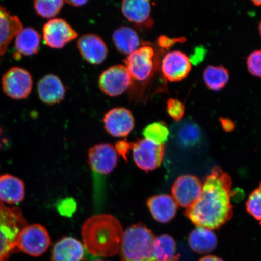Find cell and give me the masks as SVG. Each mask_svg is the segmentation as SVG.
Here are the masks:
<instances>
[{
  "mask_svg": "<svg viewBox=\"0 0 261 261\" xmlns=\"http://www.w3.org/2000/svg\"><path fill=\"white\" fill-rule=\"evenodd\" d=\"M43 39L52 48L60 49L77 37V32L61 18L52 19L44 25Z\"/></svg>",
  "mask_w": 261,
  "mask_h": 261,
  "instance_id": "obj_11",
  "label": "cell"
},
{
  "mask_svg": "<svg viewBox=\"0 0 261 261\" xmlns=\"http://www.w3.org/2000/svg\"><path fill=\"white\" fill-rule=\"evenodd\" d=\"M51 261H84V247L79 240L71 237H64L54 245Z\"/></svg>",
  "mask_w": 261,
  "mask_h": 261,
  "instance_id": "obj_17",
  "label": "cell"
},
{
  "mask_svg": "<svg viewBox=\"0 0 261 261\" xmlns=\"http://www.w3.org/2000/svg\"><path fill=\"white\" fill-rule=\"evenodd\" d=\"M38 93L42 102L54 105L64 100L65 89L60 77L54 74H47L39 81Z\"/></svg>",
  "mask_w": 261,
  "mask_h": 261,
  "instance_id": "obj_19",
  "label": "cell"
},
{
  "mask_svg": "<svg viewBox=\"0 0 261 261\" xmlns=\"http://www.w3.org/2000/svg\"><path fill=\"white\" fill-rule=\"evenodd\" d=\"M114 45L120 54L129 55L140 48V40L138 33L128 26H121L113 34Z\"/></svg>",
  "mask_w": 261,
  "mask_h": 261,
  "instance_id": "obj_23",
  "label": "cell"
},
{
  "mask_svg": "<svg viewBox=\"0 0 261 261\" xmlns=\"http://www.w3.org/2000/svg\"><path fill=\"white\" fill-rule=\"evenodd\" d=\"M203 80L208 89L215 91H220L226 86L229 80V73L222 65H210L204 71Z\"/></svg>",
  "mask_w": 261,
  "mask_h": 261,
  "instance_id": "obj_25",
  "label": "cell"
},
{
  "mask_svg": "<svg viewBox=\"0 0 261 261\" xmlns=\"http://www.w3.org/2000/svg\"><path fill=\"white\" fill-rule=\"evenodd\" d=\"M248 70L253 76L261 78V50L252 52L247 58Z\"/></svg>",
  "mask_w": 261,
  "mask_h": 261,
  "instance_id": "obj_32",
  "label": "cell"
},
{
  "mask_svg": "<svg viewBox=\"0 0 261 261\" xmlns=\"http://www.w3.org/2000/svg\"><path fill=\"white\" fill-rule=\"evenodd\" d=\"M202 190L200 179L192 175H181L172 186V198L179 206L188 208L198 200Z\"/></svg>",
  "mask_w": 261,
  "mask_h": 261,
  "instance_id": "obj_10",
  "label": "cell"
},
{
  "mask_svg": "<svg viewBox=\"0 0 261 261\" xmlns=\"http://www.w3.org/2000/svg\"><path fill=\"white\" fill-rule=\"evenodd\" d=\"M133 78L125 65H116L108 68L100 74L99 86L106 95H122L132 85Z\"/></svg>",
  "mask_w": 261,
  "mask_h": 261,
  "instance_id": "obj_8",
  "label": "cell"
},
{
  "mask_svg": "<svg viewBox=\"0 0 261 261\" xmlns=\"http://www.w3.org/2000/svg\"><path fill=\"white\" fill-rule=\"evenodd\" d=\"M124 63L133 79L146 81L155 70L154 49L151 45H143L128 55Z\"/></svg>",
  "mask_w": 261,
  "mask_h": 261,
  "instance_id": "obj_7",
  "label": "cell"
},
{
  "mask_svg": "<svg viewBox=\"0 0 261 261\" xmlns=\"http://www.w3.org/2000/svg\"><path fill=\"white\" fill-rule=\"evenodd\" d=\"M121 9L124 16L140 28H149L154 23L151 3L147 0H125L122 3Z\"/></svg>",
  "mask_w": 261,
  "mask_h": 261,
  "instance_id": "obj_16",
  "label": "cell"
},
{
  "mask_svg": "<svg viewBox=\"0 0 261 261\" xmlns=\"http://www.w3.org/2000/svg\"><path fill=\"white\" fill-rule=\"evenodd\" d=\"M104 127L107 132L116 138L128 136L135 125L133 114L124 107H117L110 110L104 116Z\"/></svg>",
  "mask_w": 261,
  "mask_h": 261,
  "instance_id": "obj_12",
  "label": "cell"
},
{
  "mask_svg": "<svg viewBox=\"0 0 261 261\" xmlns=\"http://www.w3.org/2000/svg\"><path fill=\"white\" fill-rule=\"evenodd\" d=\"M220 122L222 128L227 132H232L234 128H236V125H234V122L229 119L221 117V118L220 119Z\"/></svg>",
  "mask_w": 261,
  "mask_h": 261,
  "instance_id": "obj_37",
  "label": "cell"
},
{
  "mask_svg": "<svg viewBox=\"0 0 261 261\" xmlns=\"http://www.w3.org/2000/svg\"><path fill=\"white\" fill-rule=\"evenodd\" d=\"M187 39L184 37L171 38L167 36L162 35L158 38V44L162 48L168 49L176 44L184 43Z\"/></svg>",
  "mask_w": 261,
  "mask_h": 261,
  "instance_id": "obj_34",
  "label": "cell"
},
{
  "mask_svg": "<svg viewBox=\"0 0 261 261\" xmlns=\"http://www.w3.org/2000/svg\"><path fill=\"white\" fill-rule=\"evenodd\" d=\"M191 68L189 58L181 51L169 52L162 61L161 69L163 76L171 82L184 80L190 73Z\"/></svg>",
  "mask_w": 261,
  "mask_h": 261,
  "instance_id": "obj_14",
  "label": "cell"
},
{
  "mask_svg": "<svg viewBox=\"0 0 261 261\" xmlns=\"http://www.w3.org/2000/svg\"><path fill=\"white\" fill-rule=\"evenodd\" d=\"M84 246L93 256L109 257L120 252L123 237L120 222L110 214L94 215L82 228Z\"/></svg>",
  "mask_w": 261,
  "mask_h": 261,
  "instance_id": "obj_2",
  "label": "cell"
},
{
  "mask_svg": "<svg viewBox=\"0 0 261 261\" xmlns=\"http://www.w3.org/2000/svg\"><path fill=\"white\" fill-rule=\"evenodd\" d=\"M117 153L109 143H100L90 148L89 163L91 169L98 174H111L117 165Z\"/></svg>",
  "mask_w": 261,
  "mask_h": 261,
  "instance_id": "obj_13",
  "label": "cell"
},
{
  "mask_svg": "<svg viewBox=\"0 0 261 261\" xmlns=\"http://www.w3.org/2000/svg\"><path fill=\"white\" fill-rule=\"evenodd\" d=\"M201 138V129L195 123H186L178 130L177 139L179 145L186 148H191L197 145Z\"/></svg>",
  "mask_w": 261,
  "mask_h": 261,
  "instance_id": "obj_27",
  "label": "cell"
},
{
  "mask_svg": "<svg viewBox=\"0 0 261 261\" xmlns=\"http://www.w3.org/2000/svg\"><path fill=\"white\" fill-rule=\"evenodd\" d=\"M27 225L21 210L6 207L0 201V261H8L16 251V238Z\"/></svg>",
  "mask_w": 261,
  "mask_h": 261,
  "instance_id": "obj_4",
  "label": "cell"
},
{
  "mask_svg": "<svg viewBox=\"0 0 261 261\" xmlns=\"http://www.w3.org/2000/svg\"><path fill=\"white\" fill-rule=\"evenodd\" d=\"M246 208L249 214L261 222V182L248 198Z\"/></svg>",
  "mask_w": 261,
  "mask_h": 261,
  "instance_id": "obj_30",
  "label": "cell"
},
{
  "mask_svg": "<svg viewBox=\"0 0 261 261\" xmlns=\"http://www.w3.org/2000/svg\"><path fill=\"white\" fill-rule=\"evenodd\" d=\"M68 4H69L71 6H75V7H80V6H83L86 4L88 3V1H85V0H83V1H68L66 2Z\"/></svg>",
  "mask_w": 261,
  "mask_h": 261,
  "instance_id": "obj_39",
  "label": "cell"
},
{
  "mask_svg": "<svg viewBox=\"0 0 261 261\" xmlns=\"http://www.w3.org/2000/svg\"><path fill=\"white\" fill-rule=\"evenodd\" d=\"M155 236L145 225H132L124 232L120 252L122 261H158L154 253Z\"/></svg>",
  "mask_w": 261,
  "mask_h": 261,
  "instance_id": "obj_3",
  "label": "cell"
},
{
  "mask_svg": "<svg viewBox=\"0 0 261 261\" xmlns=\"http://www.w3.org/2000/svg\"><path fill=\"white\" fill-rule=\"evenodd\" d=\"M166 110L171 118L175 121H179L184 116L185 107L181 101L171 98L166 103Z\"/></svg>",
  "mask_w": 261,
  "mask_h": 261,
  "instance_id": "obj_31",
  "label": "cell"
},
{
  "mask_svg": "<svg viewBox=\"0 0 261 261\" xmlns=\"http://www.w3.org/2000/svg\"><path fill=\"white\" fill-rule=\"evenodd\" d=\"M231 189L229 175L215 167L204 179L200 197L187 208L185 215L197 227L218 229L233 216Z\"/></svg>",
  "mask_w": 261,
  "mask_h": 261,
  "instance_id": "obj_1",
  "label": "cell"
},
{
  "mask_svg": "<svg viewBox=\"0 0 261 261\" xmlns=\"http://www.w3.org/2000/svg\"><path fill=\"white\" fill-rule=\"evenodd\" d=\"M50 237L41 224H32L22 228L16 241V250L34 257L43 254L50 247Z\"/></svg>",
  "mask_w": 261,
  "mask_h": 261,
  "instance_id": "obj_5",
  "label": "cell"
},
{
  "mask_svg": "<svg viewBox=\"0 0 261 261\" xmlns=\"http://www.w3.org/2000/svg\"><path fill=\"white\" fill-rule=\"evenodd\" d=\"M260 225H261V222H260Z\"/></svg>",
  "mask_w": 261,
  "mask_h": 261,
  "instance_id": "obj_43",
  "label": "cell"
},
{
  "mask_svg": "<svg viewBox=\"0 0 261 261\" xmlns=\"http://www.w3.org/2000/svg\"><path fill=\"white\" fill-rule=\"evenodd\" d=\"M40 41V35L35 29L31 28L22 29L15 37L16 54L19 57L21 55L30 56L37 54Z\"/></svg>",
  "mask_w": 261,
  "mask_h": 261,
  "instance_id": "obj_24",
  "label": "cell"
},
{
  "mask_svg": "<svg viewBox=\"0 0 261 261\" xmlns=\"http://www.w3.org/2000/svg\"><path fill=\"white\" fill-rule=\"evenodd\" d=\"M259 32H260V34L261 35V21H260V24H259Z\"/></svg>",
  "mask_w": 261,
  "mask_h": 261,
  "instance_id": "obj_41",
  "label": "cell"
},
{
  "mask_svg": "<svg viewBox=\"0 0 261 261\" xmlns=\"http://www.w3.org/2000/svg\"><path fill=\"white\" fill-rule=\"evenodd\" d=\"M252 3H253V5L254 6H261V1H256V0H255V1H252Z\"/></svg>",
  "mask_w": 261,
  "mask_h": 261,
  "instance_id": "obj_40",
  "label": "cell"
},
{
  "mask_svg": "<svg viewBox=\"0 0 261 261\" xmlns=\"http://www.w3.org/2000/svg\"><path fill=\"white\" fill-rule=\"evenodd\" d=\"M188 243L195 252L205 254L216 249L218 239L212 230L197 227L189 234Z\"/></svg>",
  "mask_w": 261,
  "mask_h": 261,
  "instance_id": "obj_22",
  "label": "cell"
},
{
  "mask_svg": "<svg viewBox=\"0 0 261 261\" xmlns=\"http://www.w3.org/2000/svg\"><path fill=\"white\" fill-rule=\"evenodd\" d=\"M33 81L30 73L23 68L14 67L2 80L3 89L6 95L14 99H23L31 94Z\"/></svg>",
  "mask_w": 261,
  "mask_h": 261,
  "instance_id": "obj_9",
  "label": "cell"
},
{
  "mask_svg": "<svg viewBox=\"0 0 261 261\" xmlns=\"http://www.w3.org/2000/svg\"><path fill=\"white\" fill-rule=\"evenodd\" d=\"M176 242L174 238L168 234H161L155 238L154 253L158 261H169L176 254Z\"/></svg>",
  "mask_w": 261,
  "mask_h": 261,
  "instance_id": "obj_26",
  "label": "cell"
},
{
  "mask_svg": "<svg viewBox=\"0 0 261 261\" xmlns=\"http://www.w3.org/2000/svg\"><path fill=\"white\" fill-rule=\"evenodd\" d=\"M22 29L20 19L0 6V56L6 53L9 44Z\"/></svg>",
  "mask_w": 261,
  "mask_h": 261,
  "instance_id": "obj_20",
  "label": "cell"
},
{
  "mask_svg": "<svg viewBox=\"0 0 261 261\" xmlns=\"http://www.w3.org/2000/svg\"><path fill=\"white\" fill-rule=\"evenodd\" d=\"M57 208L63 216L71 217L77 210V203L73 198H67L59 201Z\"/></svg>",
  "mask_w": 261,
  "mask_h": 261,
  "instance_id": "obj_33",
  "label": "cell"
},
{
  "mask_svg": "<svg viewBox=\"0 0 261 261\" xmlns=\"http://www.w3.org/2000/svg\"><path fill=\"white\" fill-rule=\"evenodd\" d=\"M145 139L159 145H164L168 141L169 129L167 125L163 122L149 124L143 130Z\"/></svg>",
  "mask_w": 261,
  "mask_h": 261,
  "instance_id": "obj_28",
  "label": "cell"
},
{
  "mask_svg": "<svg viewBox=\"0 0 261 261\" xmlns=\"http://www.w3.org/2000/svg\"><path fill=\"white\" fill-rule=\"evenodd\" d=\"M0 132H1V130H0Z\"/></svg>",
  "mask_w": 261,
  "mask_h": 261,
  "instance_id": "obj_44",
  "label": "cell"
},
{
  "mask_svg": "<svg viewBox=\"0 0 261 261\" xmlns=\"http://www.w3.org/2000/svg\"><path fill=\"white\" fill-rule=\"evenodd\" d=\"M132 149L136 165L146 172L158 169L165 155L164 145L156 144L146 139L132 142Z\"/></svg>",
  "mask_w": 261,
  "mask_h": 261,
  "instance_id": "obj_6",
  "label": "cell"
},
{
  "mask_svg": "<svg viewBox=\"0 0 261 261\" xmlns=\"http://www.w3.org/2000/svg\"><path fill=\"white\" fill-rule=\"evenodd\" d=\"M199 261H224L219 257L216 256L208 255L202 257Z\"/></svg>",
  "mask_w": 261,
  "mask_h": 261,
  "instance_id": "obj_38",
  "label": "cell"
},
{
  "mask_svg": "<svg viewBox=\"0 0 261 261\" xmlns=\"http://www.w3.org/2000/svg\"><path fill=\"white\" fill-rule=\"evenodd\" d=\"M206 52V50L203 46L195 48L193 54L189 58L191 64L197 65L201 63L203 61Z\"/></svg>",
  "mask_w": 261,
  "mask_h": 261,
  "instance_id": "obj_36",
  "label": "cell"
},
{
  "mask_svg": "<svg viewBox=\"0 0 261 261\" xmlns=\"http://www.w3.org/2000/svg\"><path fill=\"white\" fill-rule=\"evenodd\" d=\"M77 48L84 60L94 65L103 63L109 54L106 42L95 34L82 36L78 40Z\"/></svg>",
  "mask_w": 261,
  "mask_h": 261,
  "instance_id": "obj_15",
  "label": "cell"
},
{
  "mask_svg": "<svg viewBox=\"0 0 261 261\" xmlns=\"http://www.w3.org/2000/svg\"><path fill=\"white\" fill-rule=\"evenodd\" d=\"M146 204L153 218L159 223H169L177 213V203L171 195L167 194L153 196L148 199Z\"/></svg>",
  "mask_w": 261,
  "mask_h": 261,
  "instance_id": "obj_18",
  "label": "cell"
},
{
  "mask_svg": "<svg viewBox=\"0 0 261 261\" xmlns=\"http://www.w3.org/2000/svg\"><path fill=\"white\" fill-rule=\"evenodd\" d=\"M64 2L61 0H37L34 2V8L37 14L44 18H52L61 11Z\"/></svg>",
  "mask_w": 261,
  "mask_h": 261,
  "instance_id": "obj_29",
  "label": "cell"
},
{
  "mask_svg": "<svg viewBox=\"0 0 261 261\" xmlns=\"http://www.w3.org/2000/svg\"><path fill=\"white\" fill-rule=\"evenodd\" d=\"M24 196L23 181L11 175L0 176V201L17 205L23 200Z\"/></svg>",
  "mask_w": 261,
  "mask_h": 261,
  "instance_id": "obj_21",
  "label": "cell"
},
{
  "mask_svg": "<svg viewBox=\"0 0 261 261\" xmlns=\"http://www.w3.org/2000/svg\"><path fill=\"white\" fill-rule=\"evenodd\" d=\"M130 149H132V142L126 140H120L116 143L115 149L117 154L121 155L126 162L128 161V155Z\"/></svg>",
  "mask_w": 261,
  "mask_h": 261,
  "instance_id": "obj_35",
  "label": "cell"
},
{
  "mask_svg": "<svg viewBox=\"0 0 261 261\" xmlns=\"http://www.w3.org/2000/svg\"><path fill=\"white\" fill-rule=\"evenodd\" d=\"M94 261H105V260H94Z\"/></svg>",
  "mask_w": 261,
  "mask_h": 261,
  "instance_id": "obj_42",
  "label": "cell"
}]
</instances>
